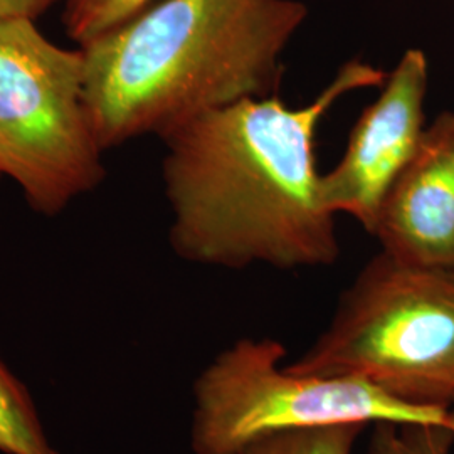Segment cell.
I'll use <instances>...</instances> for the list:
<instances>
[{"label":"cell","mask_w":454,"mask_h":454,"mask_svg":"<svg viewBox=\"0 0 454 454\" xmlns=\"http://www.w3.org/2000/svg\"><path fill=\"white\" fill-rule=\"evenodd\" d=\"M454 433L433 424H373L369 454H451Z\"/></svg>","instance_id":"obj_11"},{"label":"cell","mask_w":454,"mask_h":454,"mask_svg":"<svg viewBox=\"0 0 454 454\" xmlns=\"http://www.w3.org/2000/svg\"><path fill=\"white\" fill-rule=\"evenodd\" d=\"M371 236L395 260L454 273V112L439 114L424 129Z\"/></svg>","instance_id":"obj_7"},{"label":"cell","mask_w":454,"mask_h":454,"mask_svg":"<svg viewBox=\"0 0 454 454\" xmlns=\"http://www.w3.org/2000/svg\"><path fill=\"white\" fill-rule=\"evenodd\" d=\"M84 74L82 48L51 43L34 20L0 22V177L48 217L105 179Z\"/></svg>","instance_id":"obj_4"},{"label":"cell","mask_w":454,"mask_h":454,"mask_svg":"<svg viewBox=\"0 0 454 454\" xmlns=\"http://www.w3.org/2000/svg\"><path fill=\"white\" fill-rule=\"evenodd\" d=\"M157 0H66L63 22L67 35L84 46L112 31Z\"/></svg>","instance_id":"obj_10"},{"label":"cell","mask_w":454,"mask_h":454,"mask_svg":"<svg viewBox=\"0 0 454 454\" xmlns=\"http://www.w3.org/2000/svg\"><path fill=\"white\" fill-rule=\"evenodd\" d=\"M293 372L358 380L412 406L454 403V273L384 251L341 293Z\"/></svg>","instance_id":"obj_3"},{"label":"cell","mask_w":454,"mask_h":454,"mask_svg":"<svg viewBox=\"0 0 454 454\" xmlns=\"http://www.w3.org/2000/svg\"><path fill=\"white\" fill-rule=\"evenodd\" d=\"M0 453L59 454L41 422L33 397L0 358Z\"/></svg>","instance_id":"obj_8"},{"label":"cell","mask_w":454,"mask_h":454,"mask_svg":"<svg viewBox=\"0 0 454 454\" xmlns=\"http://www.w3.org/2000/svg\"><path fill=\"white\" fill-rule=\"evenodd\" d=\"M448 427L454 433V403L450 407V411H448Z\"/></svg>","instance_id":"obj_13"},{"label":"cell","mask_w":454,"mask_h":454,"mask_svg":"<svg viewBox=\"0 0 454 454\" xmlns=\"http://www.w3.org/2000/svg\"><path fill=\"white\" fill-rule=\"evenodd\" d=\"M429 63L422 49H407L348 135L347 148L320 180L325 209L345 214L372 232L390 185L421 140Z\"/></svg>","instance_id":"obj_6"},{"label":"cell","mask_w":454,"mask_h":454,"mask_svg":"<svg viewBox=\"0 0 454 454\" xmlns=\"http://www.w3.org/2000/svg\"><path fill=\"white\" fill-rule=\"evenodd\" d=\"M387 73L364 59L340 66L309 105L247 98L199 114L160 138L168 241L184 261L244 270L335 264V215L325 209L317 130L341 98L380 88Z\"/></svg>","instance_id":"obj_1"},{"label":"cell","mask_w":454,"mask_h":454,"mask_svg":"<svg viewBox=\"0 0 454 454\" xmlns=\"http://www.w3.org/2000/svg\"><path fill=\"white\" fill-rule=\"evenodd\" d=\"M300 0H157L84 52V98L103 150L247 98L276 97Z\"/></svg>","instance_id":"obj_2"},{"label":"cell","mask_w":454,"mask_h":454,"mask_svg":"<svg viewBox=\"0 0 454 454\" xmlns=\"http://www.w3.org/2000/svg\"><path fill=\"white\" fill-rule=\"evenodd\" d=\"M369 424L333 422L283 431L254 442L244 454H354Z\"/></svg>","instance_id":"obj_9"},{"label":"cell","mask_w":454,"mask_h":454,"mask_svg":"<svg viewBox=\"0 0 454 454\" xmlns=\"http://www.w3.org/2000/svg\"><path fill=\"white\" fill-rule=\"evenodd\" d=\"M275 339H241L195 377L191 419L194 454H244L260 439L333 422L433 424L444 407L412 406L358 380L293 372Z\"/></svg>","instance_id":"obj_5"},{"label":"cell","mask_w":454,"mask_h":454,"mask_svg":"<svg viewBox=\"0 0 454 454\" xmlns=\"http://www.w3.org/2000/svg\"><path fill=\"white\" fill-rule=\"evenodd\" d=\"M66 0H0V22L34 20L52 5Z\"/></svg>","instance_id":"obj_12"}]
</instances>
